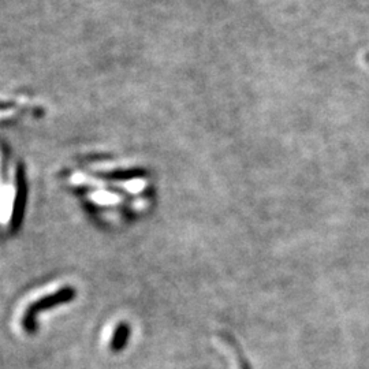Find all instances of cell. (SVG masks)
<instances>
[{
	"instance_id": "6da1fadb",
	"label": "cell",
	"mask_w": 369,
	"mask_h": 369,
	"mask_svg": "<svg viewBox=\"0 0 369 369\" xmlns=\"http://www.w3.org/2000/svg\"><path fill=\"white\" fill-rule=\"evenodd\" d=\"M368 66H369V62H368Z\"/></svg>"
}]
</instances>
